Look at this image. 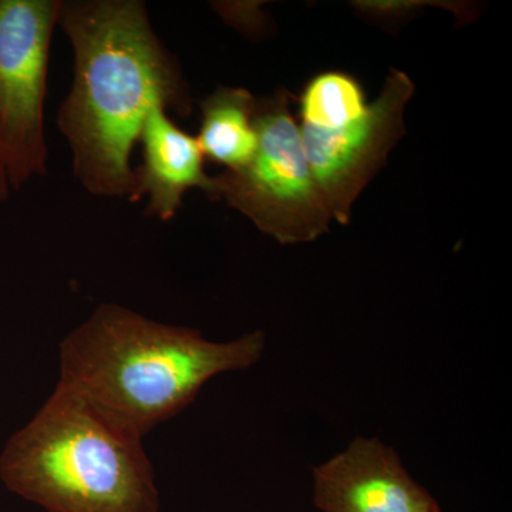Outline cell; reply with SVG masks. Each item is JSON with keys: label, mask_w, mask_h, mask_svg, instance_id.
I'll return each mask as SVG.
<instances>
[{"label": "cell", "mask_w": 512, "mask_h": 512, "mask_svg": "<svg viewBox=\"0 0 512 512\" xmlns=\"http://www.w3.org/2000/svg\"><path fill=\"white\" fill-rule=\"evenodd\" d=\"M74 53L73 83L57 111L73 174L97 197L134 202V146L151 109L190 116V87L140 0H67L59 20Z\"/></svg>", "instance_id": "6da1fadb"}, {"label": "cell", "mask_w": 512, "mask_h": 512, "mask_svg": "<svg viewBox=\"0 0 512 512\" xmlns=\"http://www.w3.org/2000/svg\"><path fill=\"white\" fill-rule=\"evenodd\" d=\"M266 333L215 342L198 329L103 303L64 336L59 382L136 436L174 419L214 377L251 369Z\"/></svg>", "instance_id": "7a4b0ae2"}, {"label": "cell", "mask_w": 512, "mask_h": 512, "mask_svg": "<svg viewBox=\"0 0 512 512\" xmlns=\"http://www.w3.org/2000/svg\"><path fill=\"white\" fill-rule=\"evenodd\" d=\"M143 440L57 383L0 451V481L46 512H160Z\"/></svg>", "instance_id": "3957f363"}, {"label": "cell", "mask_w": 512, "mask_h": 512, "mask_svg": "<svg viewBox=\"0 0 512 512\" xmlns=\"http://www.w3.org/2000/svg\"><path fill=\"white\" fill-rule=\"evenodd\" d=\"M291 97L285 87L256 97L254 157L241 170L214 175L210 197L227 202L282 245L315 241L333 220L306 160Z\"/></svg>", "instance_id": "277c9868"}, {"label": "cell", "mask_w": 512, "mask_h": 512, "mask_svg": "<svg viewBox=\"0 0 512 512\" xmlns=\"http://www.w3.org/2000/svg\"><path fill=\"white\" fill-rule=\"evenodd\" d=\"M62 0H0V201L47 173L45 100Z\"/></svg>", "instance_id": "5b68a950"}, {"label": "cell", "mask_w": 512, "mask_h": 512, "mask_svg": "<svg viewBox=\"0 0 512 512\" xmlns=\"http://www.w3.org/2000/svg\"><path fill=\"white\" fill-rule=\"evenodd\" d=\"M414 84L393 69L382 93L359 119L336 128L299 127L303 151L333 220L349 224L352 207L406 134L404 111Z\"/></svg>", "instance_id": "8992f818"}, {"label": "cell", "mask_w": 512, "mask_h": 512, "mask_svg": "<svg viewBox=\"0 0 512 512\" xmlns=\"http://www.w3.org/2000/svg\"><path fill=\"white\" fill-rule=\"evenodd\" d=\"M313 504L320 512H437L402 458L377 437L357 436L345 450L312 468Z\"/></svg>", "instance_id": "52a82bcc"}, {"label": "cell", "mask_w": 512, "mask_h": 512, "mask_svg": "<svg viewBox=\"0 0 512 512\" xmlns=\"http://www.w3.org/2000/svg\"><path fill=\"white\" fill-rule=\"evenodd\" d=\"M138 143L143 160L134 168V202L147 198V215L164 222L173 220L184 195L194 188L211 197L214 178L205 173L197 138L185 133L163 106L147 114Z\"/></svg>", "instance_id": "ba28073f"}, {"label": "cell", "mask_w": 512, "mask_h": 512, "mask_svg": "<svg viewBox=\"0 0 512 512\" xmlns=\"http://www.w3.org/2000/svg\"><path fill=\"white\" fill-rule=\"evenodd\" d=\"M254 94L242 87L221 86L200 101L198 146L224 171L247 167L258 147Z\"/></svg>", "instance_id": "9c48e42d"}, {"label": "cell", "mask_w": 512, "mask_h": 512, "mask_svg": "<svg viewBox=\"0 0 512 512\" xmlns=\"http://www.w3.org/2000/svg\"><path fill=\"white\" fill-rule=\"evenodd\" d=\"M367 106L362 84L352 74L319 73L305 84L299 97L301 126L336 130L362 117Z\"/></svg>", "instance_id": "30bf717a"}, {"label": "cell", "mask_w": 512, "mask_h": 512, "mask_svg": "<svg viewBox=\"0 0 512 512\" xmlns=\"http://www.w3.org/2000/svg\"><path fill=\"white\" fill-rule=\"evenodd\" d=\"M437 512H441V510L437 511Z\"/></svg>", "instance_id": "8fae6325"}]
</instances>
